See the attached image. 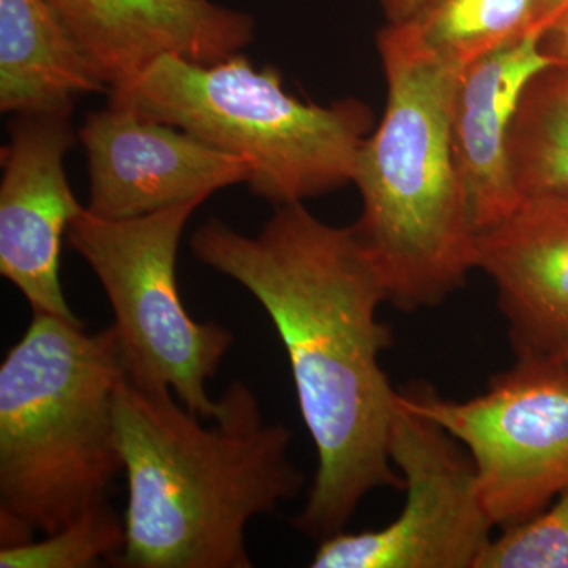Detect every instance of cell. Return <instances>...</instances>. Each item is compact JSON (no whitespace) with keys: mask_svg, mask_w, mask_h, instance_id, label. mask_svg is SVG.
Instances as JSON below:
<instances>
[{"mask_svg":"<svg viewBox=\"0 0 568 568\" xmlns=\"http://www.w3.org/2000/svg\"><path fill=\"white\" fill-rule=\"evenodd\" d=\"M203 203L194 200L126 220L84 211L67 234L110 302L126 377L170 388L190 413L213 420L219 399L205 386L233 346L234 334L215 321L193 320L175 275L183 230Z\"/></svg>","mask_w":568,"mask_h":568,"instance_id":"obj_6","label":"cell"},{"mask_svg":"<svg viewBox=\"0 0 568 568\" xmlns=\"http://www.w3.org/2000/svg\"><path fill=\"white\" fill-rule=\"evenodd\" d=\"M108 104L170 123L252 166L254 196L304 203L354 182L358 153L373 132L361 100L302 102L275 67L256 69L244 52L215 63L162 55L110 89Z\"/></svg>","mask_w":568,"mask_h":568,"instance_id":"obj_5","label":"cell"},{"mask_svg":"<svg viewBox=\"0 0 568 568\" xmlns=\"http://www.w3.org/2000/svg\"><path fill=\"white\" fill-rule=\"evenodd\" d=\"M390 459L405 507L386 528L321 540L315 568H477L495 523L481 504L476 467L443 426L396 395Z\"/></svg>","mask_w":568,"mask_h":568,"instance_id":"obj_8","label":"cell"},{"mask_svg":"<svg viewBox=\"0 0 568 568\" xmlns=\"http://www.w3.org/2000/svg\"><path fill=\"white\" fill-rule=\"evenodd\" d=\"M84 327L33 312L0 366L2 548L110 503L123 473L114 405L126 369L118 332Z\"/></svg>","mask_w":568,"mask_h":568,"instance_id":"obj_4","label":"cell"},{"mask_svg":"<svg viewBox=\"0 0 568 568\" xmlns=\"http://www.w3.org/2000/svg\"><path fill=\"white\" fill-rule=\"evenodd\" d=\"M429 0H377L387 24H402L413 20Z\"/></svg>","mask_w":568,"mask_h":568,"instance_id":"obj_20","label":"cell"},{"mask_svg":"<svg viewBox=\"0 0 568 568\" xmlns=\"http://www.w3.org/2000/svg\"><path fill=\"white\" fill-rule=\"evenodd\" d=\"M567 3L568 0H429L405 24L436 59L463 70L518 41L544 37Z\"/></svg>","mask_w":568,"mask_h":568,"instance_id":"obj_15","label":"cell"},{"mask_svg":"<svg viewBox=\"0 0 568 568\" xmlns=\"http://www.w3.org/2000/svg\"><path fill=\"white\" fill-rule=\"evenodd\" d=\"M173 390L130 377L114 417L126 478L125 568H250L246 526L305 487L290 458L293 433L265 420L260 398L234 381L213 425Z\"/></svg>","mask_w":568,"mask_h":568,"instance_id":"obj_2","label":"cell"},{"mask_svg":"<svg viewBox=\"0 0 568 568\" xmlns=\"http://www.w3.org/2000/svg\"><path fill=\"white\" fill-rule=\"evenodd\" d=\"M190 248L260 302L282 339L317 470L295 528L324 540L362 500L402 488L390 459L396 395L381 355L392 331L377 317L386 284L353 224L324 223L304 203L280 205L256 235L211 219Z\"/></svg>","mask_w":568,"mask_h":568,"instance_id":"obj_1","label":"cell"},{"mask_svg":"<svg viewBox=\"0 0 568 568\" xmlns=\"http://www.w3.org/2000/svg\"><path fill=\"white\" fill-rule=\"evenodd\" d=\"M517 358L568 362V194H530L476 233Z\"/></svg>","mask_w":568,"mask_h":568,"instance_id":"obj_11","label":"cell"},{"mask_svg":"<svg viewBox=\"0 0 568 568\" xmlns=\"http://www.w3.org/2000/svg\"><path fill=\"white\" fill-rule=\"evenodd\" d=\"M403 402L443 426L476 467L481 504L496 528L528 521L568 485V366L517 358L487 392L465 402L428 384L398 390Z\"/></svg>","mask_w":568,"mask_h":568,"instance_id":"obj_7","label":"cell"},{"mask_svg":"<svg viewBox=\"0 0 568 568\" xmlns=\"http://www.w3.org/2000/svg\"><path fill=\"white\" fill-rule=\"evenodd\" d=\"M2 149L0 274L32 312L84 323L67 304L61 283L63 235L85 211L67 179L77 142L71 115H14Z\"/></svg>","mask_w":568,"mask_h":568,"instance_id":"obj_10","label":"cell"},{"mask_svg":"<svg viewBox=\"0 0 568 568\" xmlns=\"http://www.w3.org/2000/svg\"><path fill=\"white\" fill-rule=\"evenodd\" d=\"M529 37L462 70L452 136L476 233L508 215L523 200L511 181L508 138L519 100L541 71L558 67Z\"/></svg>","mask_w":568,"mask_h":568,"instance_id":"obj_13","label":"cell"},{"mask_svg":"<svg viewBox=\"0 0 568 568\" xmlns=\"http://www.w3.org/2000/svg\"><path fill=\"white\" fill-rule=\"evenodd\" d=\"M78 138L91 181L85 211L99 219H136L205 201L252 175L246 160L130 108L108 104L89 112Z\"/></svg>","mask_w":568,"mask_h":568,"instance_id":"obj_9","label":"cell"},{"mask_svg":"<svg viewBox=\"0 0 568 568\" xmlns=\"http://www.w3.org/2000/svg\"><path fill=\"white\" fill-rule=\"evenodd\" d=\"M125 521L110 503L40 541L0 551L2 568H91L114 562L125 548Z\"/></svg>","mask_w":568,"mask_h":568,"instance_id":"obj_17","label":"cell"},{"mask_svg":"<svg viewBox=\"0 0 568 568\" xmlns=\"http://www.w3.org/2000/svg\"><path fill=\"white\" fill-rule=\"evenodd\" d=\"M387 102L355 168L362 197L355 233L379 268L387 304L435 308L465 286L476 227L452 136L462 70L436 59L409 26L377 33Z\"/></svg>","mask_w":568,"mask_h":568,"instance_id":"obj_3","label":"cell"},{"mask_svg":"<svg viewBox=\"0 0 568 568\" xmlns=\"http://www.w3.org/2000/svg\"><path fill=\"white\" fill-rule=\"evenodd\" d=\"M511 181L521 196L568 194V71L538 73L519 100L508 138Z\"/></svg>","mask_w":568,"mask_h":568,"instance_id":"obj_16","label":"cell"},{"mask_svg":"<svg viewBox=\"0 0 568 568\" xmlns=\"http://www.w3.org/2000/svg\"><path fill=\"white\" fill-rule=\"evenodd\" d=\"M110 91L47 0H0V111L71 115Z\"/></svg>","mask_w":568,"mask_h":568,"instance_id":"obj_14","label":"cell"},{"mask_svg":"<svg viewBox=\"0 0 568 568\" xmlns=\"http://www.w3.org/2000/svg\"><path fill=\"white\" fill-rule=\"evenodd\" d=\"M566 365L568 366V362H567V364H566Z\"/></svg>","mask_w":568,"mask_h":568,"instance_id":"obj_21","label":"cell"},{"mask_svg":"<svg viewBox=\"0 0 568 568\" xmlns=\"http://www.w3.org/2000/svg\"><path fill=\"white\" fill-rule=\"evenodd\" d=\"M477 568H568V485L536 517L493 538Z\"/></svg>","mask_w":568,"mask_h":568,"instance_id":"obj_18","label":"cell"},{"mask_svg":"<svg viewBox=\"0 0 568 568\" xmlns=\"http://www.w3.org/2000/svg\"><path fill=\"white\" fill-rule=\"evenodd\" d=\"M541 50L558 62L559 69L568 71V3L555 24L545 33Z\"/></svg>","mask_w":568,"mask_h":568,"instance_id":"obj_19","label":"cell"},{"mask_svg":"<svg viewBox=\"0 0 568 568\" xmlns=\"http://www.w3.org/2000/svg\"><path fill=\"white\" fill-rule=\"evenodd\" d=\"M112 89L162 55L215 63L253 40L254 20L212 0H47ZM110 92V91H108Z\"/></svg>","mask_w":568,"mask_h":568,"instance_id":"obj_12","label":"cell"}]
</instances>
